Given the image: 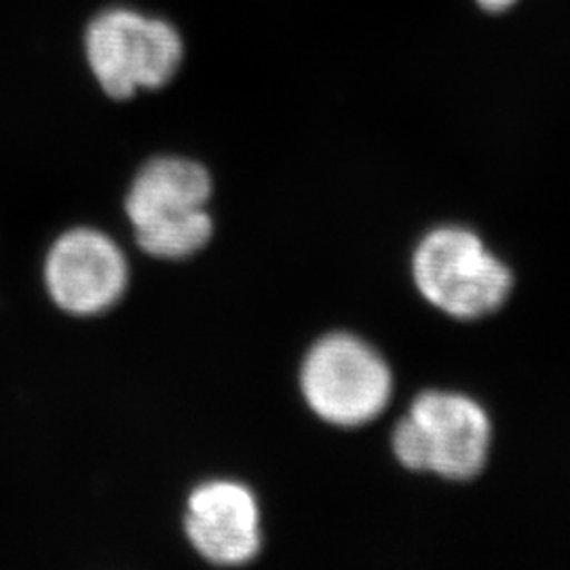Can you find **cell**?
<instances>
[{"label":"cell","mask_w":570,"mask_h":570,"mask_svg":"<svg viewBox=\"0 0 570 570\" xmlns=\"http://www.w3.org/2000/svg\"><path fill=\"white\" fill-rule=\"evenodd\" d=\"M209 197L212 178L204 165L183 157L148 161L125 199L136 242L148 256L161 261L197 254L214 233Z\"/></svg>","instance_id":"cell-1"},{"label":"cell","mask_w":570,"mask_h":570,"mask_svg":"<svg viewBox=\"0 0 570 570\" xmlns=\"http://www.w3.org/2000/svg\"><path fill=\"white\" fill-rule=\"evenodd\" d=\"M395 459L416 473L469 482L489 463L492 423L480 402L454 391L429 389L393 429Z\"/></svg>","instance_id":"cell-2"},{"label":"cell","mask_w":570,"mask_h":570,"mask_svg":"<svg viewBox=\"0 0 570 570\" xmlns=\"http://www.w3.org/2000/svg\"><path fill=\"white\" fill-rule=\"evenodd\" d=\"M412 277L429 305L461 322L499 313L515 285L510 265L465 226L428 233L414 249Z\"/></svg>","instance_id":"cell-3"},{"label":"cell","mask_w":570,"mask_h":570,"mask_svg":"<svg viewBox=\"0 0 570 570\" xmlns=\"http://www.w3.org/2000/svg\"><path fill=\"white\" fill-rule=\"evenodd\" d=\"M308 407L336 428H360L383 414L393 395V374L366 341L336 332L317 341L301 367Z\"/></svg>","instance_id":"cell-4"},{"label":"cell","mask_w":570,"mask_h":570,"mask_svg":"<svg viewBox=\"0 0 570 570\" xmlns=\"http://www.w3.org/2000/svg\"><path fill=\"white\" fill-rule=\"evenodd\" d=\"M85 53L104 91L115 100H127L138 89H159L171 81L184 47L171 23L112 9L89 23Z\"/></svg>","instance_id":"cell-5"},{"label":"cell","mask_w":570,"mask_h":570,"mask_svg":"<svg viewBox=\"0 0 570 570\" xmlns=\"http://www.w3.org/2000/svg\"><path fill=\"white\" fill-rule=\"evenodd\" d=\"M129 282L119 245L94 228H72L58 237L45 258L51 301L70 315H100L117 305Z\"/></svg>","instance_id":"cell-6"},{"label":"cell","mask_w":570,"mask_h":570,"mask_svg":"<svg viewBox=\"0 0 570 570\" xmlns=\"http://www.w3.org/2000/svg\"><path fill=\"white\" fill-rule=\"evenodd\" d=\"M184 529L195 551L216 567H244L263 546L258 501L252 490L230 480L190 492Z\"/></svg>","instance_id":"cell-7"},{"label":"cell","mask_w":570,"mask_h":570,"mask_svg":"<svg viewBox=\"0 0 570 570\" xmlns=\"http://www.w3.org/2000/svg\"><path fill=\"white\" fill-rule=\"evenodd\" d=\"M475 2L489 13H503V11H510L511 7H515L520 0H475Z\"/></svg>","instance_id":"cell-8"}]
</instances>
